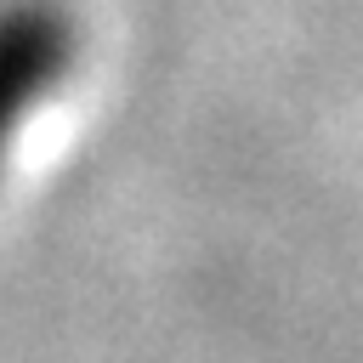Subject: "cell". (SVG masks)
<instances>
[{"label": "cell", "mask_w": 363, "mask_h": 363, "mask_svg": "<svg viewBox=\"0 0 363 363\" xmlns=\"http://www.w3.org/2000/svg\"><path fill=\"white\" fill-rule=\"evenodd\" d=\"M74 57V23L51 0H0V159Z\"/></svg>", "instance_id": "6da1fadb"}]
</instances>
